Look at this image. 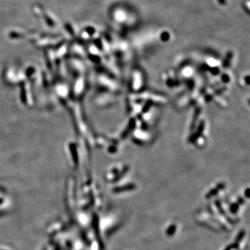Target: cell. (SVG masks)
Returning <instances> with one entry per match:
<instances>
[{
    "mask_svg": "<svg viewBox=\"0 0 250 250\" xmlns=\"http://www.w3.org/2000/svg\"><path fill=\"white\" fill-rule=\"evenodd\" d=\"M175 231H176V226L174 224L171 225V226L169 227L168 230H167V234H168L169 236H173Z\"/></svg>",
    "mask_w": 250,
    "mask_h": 250,
    "instance_id": "1",
    "label": "cell"
},
{
    "mask_svg": "<svg viewBox=\"0 0 250 250\" xmlns=\"http://www.w3.org/2000/svg\"><path fill=\"white\" fill-rule=\"evenodd\" d=\"M244 235H245V232L244 231H241V233H240V234H238V237H237V238H236V243L234 244V245H236L237 246H238V243L239 242L241 241L242 238L244 237Z\"/></svg>",
    "mask_w": 250,
    "mask_h": 250,
    "instance_id": "2",
    "label": "cell"
},
{
    "mask_svg": "<svg viewBox=\"0 0 250 250\" xmlns=\"http://www.w3.org/2000/svg\"><path fill=\"white\" fill-rule=\"evenodd\" d=\"M238 209V204L233 205L231 207V212L233 213H236L237 212Z\"/></svg>",
    "mask_w": 250,
    "mask_h": 250,
    "instance_id": "3",
    "label": "cell"
},
{
    "mask_svg": "<svg viewBox=\"0 0 250 250\" xmlns=\"http://www.w3.org/2000/svg\"><path fill=\"white\" fill-rule=\"evenodd\" d=\"M232 248H233V247H232V245H231V246H229V247H227V248H226V249H225L224 250H231V249Z\"/></svg>",
    "mask_w": 250,
    "mask_h": 250,
    "instance_id": "4",
    "label": "cell"
}]
</instances>
